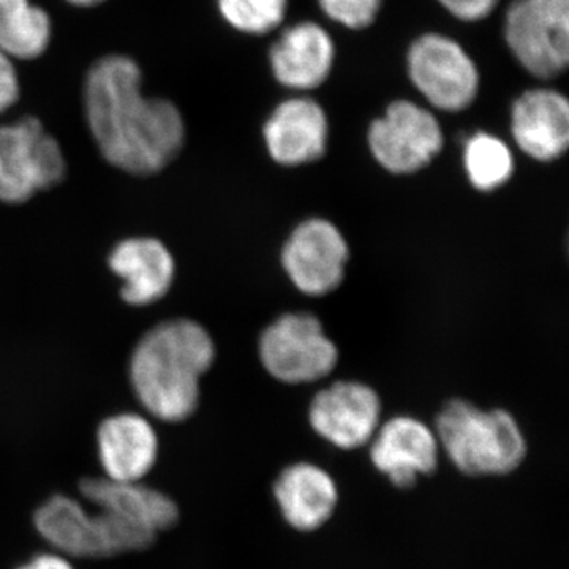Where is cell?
I'll list each match as a JSON object with an SVG mask.
<instances>
[{"label":"cell","instance_id":"2","mask_svg":"<svg viewBox=\"0 0 569 569\" xmlns=\"http://www.w3.org/2000/svg\"><path fill=\"white\" fill-rule=\"evenodd\" d=\"M213 361L216 343L206 328L176 318L141 337L130 358V383L151 417L186 421L200 403V380Z\"/></svg>","mask_w":569,"mask_h":569},{"label":"cell","instance_id":"24","mask_svg":"<svg viewBox=\"0 0 569 569\" xmlns=\"http://www.w3.org/2000/svg\"><path fill=\"white\" fill-rule=\"evenodd\" d=\"M21 86L13 59L0 51V112L10 110L20 100Z\"/></svg>","mask_w":569,"mask_h":569},{"label":"cell","instance_id":"13","mask_svg":"<svg viewBox=\"0 0 569 569\" xmlns=\"http://www.w3.org/2000/svg\"><path fill=\"white\" fill-rule=\"evenodd\" d=\"M78 489L86 503L104 509L156 537L173 529L181 519L174 498L144 481H112L104 477H89L81 479Z\"/></svg>","mask_w":569,"mask_h":569},{"label":"cell","instance_id":"17","mask_svg":"<svg viewBox=\"0 0 569 569\" xmlns=\"http://www.w3.org/2000/svg\"><path fill=\"white\" fill-rule=\"evenodd\" d=\"M263 132L274 162L299 167L325 156L328 119L323 108L313 100L291 99L276 108Z\"/></svg>","mask_w":569,"mask_h":569},{"label":"cell","instance_id":"8","mask_svg":"<svg viewBox=\"0 0 569 569\" xmlns=\"http://www.w3.org/2000/svg\"><path fill=\"white\" fill-rule=\"evenodd\" d=\"M407 61L415 88L438 110L462 111L477 99V66L455 40L426 33L411 44Z\"/></svg>","mask_w":569,"mask_h":569},{"label":"cell","instance_id":"3","mask_svg":"<svg viewBox=\"0 0 569 569\" xmlns=\"http://www.w3.org/2000/svg\"><path fill=\"white\" fill-rule=\"evenodd\" d=\"M32 523L50 549L71 560H102L144 552L159 539L67 493H54L41 501L33 511Z\"/></svg>","mask_w":569,"mask_h":569},{"label":"cell","instance_id":"23","mask_svg":"<svg viewBox=\"0 0 569 569\" xmlns=\"http://www.w3.org/2000/svg\"><path fill=\"white\" fill-rule=\"evenodd\" d=\"M326 17L350 29L369 28L376 21L381 0H318Z\"/></svg>","mask_w":569,"mask_h":569},{"label":"cell","instance_id":"1","mask_svg":"<svg viewBox=\"0 0 569 569\" xmlns=\"http://www.w3.org/2000/svg\"><path fill=\"white\" fill-rule=\"evenodd\" d=\"M84 112L100 153L127 174L160 173L181 153L186 122L170 100L142 93L140 66L108 54L88 71Z\"/></svg>","mask_w":569,"mask_h":569},{"label":"cell","instance_id":"19","mask_svg":"<svg viewBox=\"0 0 569 569\" xmlns=\"http://www.w3.org/2000/svg\"><path fill=\"white\" fill-rule=\"evenodd\" d=\"M274 497L283 519L293 529L313 531L331 518L337 507V486L323 468L295 463L277 478Z\"/></svg>","mask_w":569,"mask_h":569},{"label":"cell","instance_id":"15","mask_svg":"<svg viewBox=\"0 0 569 569\" xmlns=\"http://www.w3.org/2000/svg\"><path fill=\"white\" fill-rule=\"evenodd\" d=\"M111 272L121 279V298L129 306L156 305L174 282L173 254L156 238H129L108 257Z\"/></svg>","mask_w":569,"mask_h":569},{"label":"cell","instance_id":"9","mask_svg":"<svg viewBox=\"0 0 569 569\" xmlns=\"http://www.w3.org/2000/svg\"><path fill=\"white\" fill-rule=\"evenodd\" d=\"M369 146L377 162L389 173L411 174L427 167L441 151L443 133L430 111L399 100L370 126Z\"/></svg>","mask_w":569,"mask_h":569},{"label":"cell","instance_id":"7","mask_svg":"<svg viewBox=\"0 0 569 569\" xmlns=\"http://www.w3.org/2000/svg\"><path fill=\"white\" fill-rule=\"evenodd\" d=\"M508 47L533 77H559L569 63V0H515L505 24Z\"/></svg>","mask_w":569,"mask_h":569},{"label":"cell","instance_id":"20","mask_svg":"<svg viewBox=\"0 0 569 569\" xmlns=\"http://www.w3.org/2000/svg\"><path fill=\"white\" fill-rule=\"evenodd\" d=\"M52 22L31 0H0V51L17 61L39 59L50 48Z\"/></svg>","mask_w":569,"mask_h":569},{"label":"cell","instance_id":"14","mask_svg":"<svg viewBox=\"0 0 569 569\" xmlns=\"http://www.w3.org/2000/svg\"><path fill=\"white\" fill-rule=\"evenodd\" d=\"M160 441L148 418L119 413L97 429V455L102 477L112 481H144L156 468Z\"/></svg>","mask_w":569,"mask_h":569},{"label":"cell","instance_id":"12","mask_svg":"<svg viewBox=\"0 0 569 569\" xmlns=\"http://www.w3.org/2000/svg\"><path fill=\"white\" fill-rule=\"evenodd\" d=\"M370 459L400 489L417 485L418 477L438 466L437 436L425 422L410 417L389 419L373 436Z\"/></svg>","mask_w":569,"mask_h":569},{"label":"cell","instance_id":"16","mask_svg":"<svg viewBox=\"0 0 569 569\" xmlns=\"http://www.w3.org/2000/svg\"><path fill=\"white\" fill-rule=\"evenodd\" d=\"M511 132L520 151L538 162H553L569 144L567 97L552 89H535L512 107Z\"/></svg>","mask_w":569,"mask_h":569},{"label":"cell","instance_id":"27","mask_svg":"<svg viewBox=\"0 0 569 569\" xmlns=\"http://www.w3.org/2000/svg\"><path fill=\"white\" fill-rule=\"evenodd\" d=\"M70 6L80 7V9H91V7L100 6L104 0H66Z\"/></svg>","mask_w":569,"mask_h":569},{"label":"cell","instance_id":"6","mask_svg":"<svg viewBox=\"0 0 569 569\" xmlns=\"http://www.w3.org/2000/svg\"><path fill=\"white\" fill-rule=\"evenodd\" d=\"M260 359L269 376L288 385L312 383L336 369L339 350L310 313H287L264 329Z\"/></svg>","mask_w":569,"mask_h":569},{"label":"cell","instance_id":"21","mask_svg":"<svg viewBox=\"0 0 569 569\" xmlns=\"http://www.w3.org/2000/svg\"><path fill=\"white\" fill-rule=\"evenodd\" d=\"M468 181L479 192H493L511 179L515 159L507 144L493 134L479 132L468 138L463 151Z\"/></svg>","mask_w":569,"mask_h":569},{"label":"cell","instance_id":"5","mask_svg":"<svg viewBox=\"0 0 569 569\" xmlns=\"http://www.w3.org/2000/svg\"><path fill=\"white\" fill-rule=\"evenodd\" d=\"M66 156L40 119L0 126V203L22 204L66 179Z\"/></svg>","mask_w":569,"mask_h":569},{"label":"cell","instance_id":"10","mask_svg":"<svg viewBox=\"0 0 569 569\" xmlns=\"http://www.w3.org/2000/svg\"><path fill=\"white\" fill-rule=\"evenodd\" d=\"M350 250L343 234L326 219L299 223L282 249V266L288 279L301 293H332L346 277Z\"/></svg>","mask_w":569,"mask_h":569},{"label":"cell","instance_id":"22","mask_svg":"<svg viewBox=\"0 0 569 569\" xmlns=\"http://www.w3.org/2000/svg\"><path fill=\"white\" fill-rule=\"evenodd\" d=\"M228 24L244 33L271 32L283 21L287 0H217Z\"/></svg>","mask_w":569,"mask_h":569},{"label":"cell","instance_id":"25","mask_svg":"<svg viewBox=\"0 0 569 569\" xmlns=\"http://www.w3.org/2000/svg\"><path fill=\"white\" fill-rule=\"evenodd\" d=\"M441 6L462 21H479L496 9L498 0H438Z\"/></svg>","mask_w":569,"mask_h":569},{"label":"cell","instance_id":"11","mask_svg":"<svg viewBox=\"0 0 569 569\" xmlns=\"http://www.w3.org/2000/svg\"><path fill=\"white\" fill-rule=\"evenodd\" d=\"M381 400L376 389L358 381H339L310 403L313 430L340 449L365 447L380 427Z\"/></svg>","mask_w":569,"mask_h":569},{"label":"cell","instance_id":"26","mask_svg":"<svg viewBox=\"0 0 569 569\" xmlns=\"http://www.w3.org/2000/svg\"><path fill=\"white\" fill-rule=\"evenodd\" d=\"M14 569H77L70 557L63 556L58 550H43V552L33 553L31 559L22 561Z\"/></svg>","mask_w":569,"mask_h":569},{"label":"cell","instance_id":"4","mask_svg":"<svg viewBox=\"0 0 569 569\" xmlns=\"http://www.w3.org/2000/svg\"><path fill=\"white\" fill-rule=\"evenodd\" d=\"M436 436L451 462L470 477L507 475L527 455L522 430L508 411L479 410L462 399L443 407Z\"/></svg>","mask_w":569,"mask_h":569},{"label":"cell","instance_id":"18","mask_svg":"<svg viewBox=\"0 0 569 569\" xmlns=\"http://www.w3.org/2000/svg\"><path fill=\"white\" fill-rule=\"evenodd\" d=\"M271 66L277 81L291 89H313L323 84L335 62V43L316 22L288 29L271 48Z\"/></svg>","mask_w":569,"mask_h":569}]
</instances>
